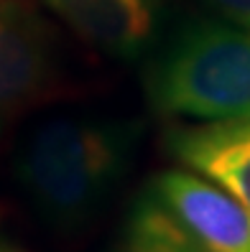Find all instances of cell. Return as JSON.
<instances>
[{
	"mask_svg": "<svg viewBox=\"0 0 250 252\" xmlns=\"http://www.w3.org/2000/svg\"><path fill=\"white\" fill-rule=\"evenodd\" d=\"M143 143V123L97 110L38 120L13 153V181L46 229L74 237L95 224L128 179Z\"/></svg>",
	"mask_w": 250,
	"mask_h": 252,
	"instance_id": "obj_1",
	"label": "cell"
},
{
	"mask_svg": "<svg viewBox=\"0 0 250 252\" xmlns=\"http://www.w3.org/2000/svg\"><path fill=\"white\" fill-rule=\"evenodd\" d=\"M143 92L153 112L181 123L250 115V31L207 13L181 18L145 56Z\"/></svg>",
	"mask_w": 250,
	"mask_h": 252,
	"instance_id": "obj_2",
	"label": "cell"
},
{
	"mask_svg": "<svg viewBox=\"0 0 250 252\" xmlns=\"http://www.w3.org/2000/svg\"><path fill=\"white\" fill-rule=\"evenodd\" d=\"M62 79V49L28 0H0V132L46 99Z\"/></svg>",
	"mask_w": 250,
	"mask_h": 252,
	"instance_id": "obj_3",
	"label": "cell"
},
{
	"mask_svg": "<svg viewBox=\"0 0 250 252\" xmlns=\"http://www.w3.org/2000/svg\"><path fill=\"white\" fill-rule=\"evenodd\" d=\"M77 38L102 56L138 62L164 33V0H41Z\"/></svg>",
	"mask_w": 250,
	"mask_h": 252,
	"instance_id": "obj_4",
	"label": "cell"
},
{
	"mask_svg": "<svg viewBox=\"0 0 250 252\" xmlns=\"http://www.w3.org/2000/svg\"><path fill=\"white\" fill-rule=\"evenodd\" d=\"M151 186L210 252H250V209L225 189L186 168L161 171Z\"/></svg>",
	"mask_w": 250,
	"mask_h": 252,
	"instance_id": "obj_5",
	"label": "cell"
},
{
	"mask_svg": "<svg viewBox=\"0 0 250 252\" xmlns=\"http://www.w3.org/2000/svg\"><path fill=\"white\" fill-rule=\"evenodd\" d=\"M166 151L250 209V115L217 123H181L166 132Z\"/></svg>",
	"mask_w": 250,
	"mask_h": 252,
	"instance_id": "obj_6",
	"label": "cell"
},
{
	"mask_svg": "<svg viewBox=\"0 0 250 252\" xmlns=\"http://www.w3.org/2000/svg\"><path fill=\"white\" fill-rule=\"evenodd\" d=\"M112 252H210L199 237L184 224V219L158 196V191L145 184L115 234Z\"/></svg>",
	"mask_w": 250,
	"mask_h": 252,
	"instance_id": "obj_7",
	"label": "cell"
},
{
	"mask_svg": "<svg viewBox=\"0 0 250 252\" xmlns=\"http://www.w3.org/2000/svg\"><path fill=\"white\" fill-rule=\"evenodd\" d=\"M199 5L207 8L210 16L250 31V0H199Z\"/></svg>",
	"mask_w": 250,
	"mask_h": 252,
	"instance_id": "obj_8",
	"label": "cell"
},
{
	"mask_svg": "<svg viewBox=\"0 0 250 252\" xmlns=\"http://www.w3.org/2000/svg\"><path fill=\"white\" fill-rule=\"evenodd\" d=\"M0 252H26V250H21L16 242L5 240V237H0Z\"/></svg>",
	"mask_w": 250,
	"mask_h": 252,
	"instance_id": "obj_9",
	"label": "cell"
}]
</instances>
